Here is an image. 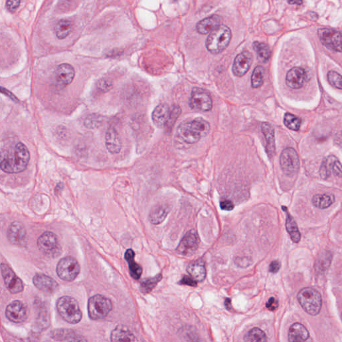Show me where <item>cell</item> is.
<instances>
[{
	"label": "cell",
	"mask_w": 342,
	"mask_h": 342,
	"mask_svg": "<svg viewBox=\"0 0 342 342\" xmlns=\"http://www.w3.org/2000/svg\"><path fill=\"white\" fill-rule=\"evenodd\" d=\"M0 269L5 286L9 292L16 294L24 290L22 281L15 275L13 270L7 264L1 263L0 265Z\"/></svg>",
	"instance_id": "7c38bea8"
},
{
	"label": "cell",
	"mask_w": 342,
	"mask_h": 342,
	"mask_svg": "<svg viewBox=\"0 0 342 342\" xmlns=\"http://www.w3.org/2000/svg\"><path fill=\"white\" fill-rule=\"evenodd\" d=\"M163 276L161 274L155 276V277L147 278L141 281V290L144 293H149L157 286L159 282L162 279Z\"/></svg>",
	"instance_id": "d590c367"
},
{
	"label": "cell",
	"mask_w": 342,
	"mask_h": 342,
	"mask_svg": "<svg viewBox=\"0 0 342 342\" xmlns=\"http://www.w3.org/2000/svg\"><path fill=\"white\" fill-rule=\"evenodd\" d=\"M222 17L220 15H213L202 19L197 25V30L199 34L205 35L215 30L221 26Z\"/></svg>",
	"instance_id": "ffe728a7"
},
{
	"label": "cell",
	"mask_w": 342,
	"mask_h": 342,
	"mask_svg": "<svg viewBox=\"0 0 342 342\" xmlns=\"http://www.w3.org/2000/svg\"><path fill=\"white\" fill-rule=\"evenodd\" d=\"M235 263L238 267L246 268L252 264V259L248 257L236 258Z\"/></svg>",
	"instance_id": "b9f144b4"
},
{
	"label": "cell",
	"mask_w": 342,
	"mask_h": 342,
	"mask_svg": "<svg viewBox=\"0 0 342 342\" xmlns=\"http://www.w3.org/2000/svg\"><path fill=\"white\" fill-rule=\"evenodd\" d=\"M39 250L50 257L60 256L61 248L58 242V237L55 233L46 231L39 237L37 241Z\"/></svg>",
	"instance_id": "ba28073f"
},
{
	"label": "cell",
	"mask_w": 342,
	"mask_h": 342,
	"mask_svg": "<svg viewBox=\"0 0 342 342\" xmlns=\"http://www.w3.org/2000/svg\"><path fill=\"white\" fill-rule=\"evenodd\" d=\"M66 340H67V342H87V340L86 339L84 336L75 335V334L70 336V337Z\"/></svg>",
	"instance_id": "681fc988"
},
{
	"label": "cell",
	"mask_w": 342,
	"mask_h": 342,
	"mask_svg": "<svg viewBox=\"0 0 342 342\" xmlns=\"http://www.w3.org/2000/svg\"><path fill=\"white\" fill-rule=\"evenodd\" d=\"M199 244V239L197 232L192 229L188 231L180 241L176 248V252L183 256H191L197 251Z\"/></svg>",
	"instance_id": "4fadbf2b"
},
{
	"label": "cell",
	"mask_w": 342,
	"mask_h": 342,
	"mask_svg": "<svg viewBox=\"0 0 342 342\" xmlns=\"http://www.w3.org/2000/svg\"><path fill=\"white\" fill-rule=\"evenodd\" d=\"M29 161L30 153L23 143L0 151V169L7 173H18L26 170Z\"/></svg>",
	"instance_id": "6da1fadb"
},
{
	"label": "cell",
	"mask_w": 342,
	"mask_h": 342,
	"mask_svg": "<svg viewBox=\"0 0 342 342\" xmlns=\"http://www.w3.org/2000/svg\"><path fill=\"white\" fill-rule=\"evenodd\" d=\"M106 146L110 153L117 154L121 150L122 144L117 131L114 128H109L105 137Z\"/></svg>",
	"instance_id": "603a6c76"
},
{
	"label": "cell",
	"mask_w": 342,
	"mask_h": 342,
	"mask_svg": "<svg viewBox=\"0 0 342 342\" xmlns=\"http://www.w3.org/2000/svg\"><path fill=\"white\" fill-rule=\"evenodd\" d=\"M112 84L109 81L106 80H101L98 83L99 88L103 91H106L109 90L111 88Z\"/></svg>",
	"instance_id": "f907efd6"
},
{
	"label": "cell",
	"mask_w": 342,
	"mask_h": 342,
	"mask_svg": "<svg viewBox=\"0 0 342 342\" xmlns=\"http://www.w3.org/2000/svg\"><path fill=\"white\" fill-rule=\"evenodd\" d=\"M253 62V55L250 52L244 51L238 54L233 62L232 71L235 76L242 77L250 70Z\"/></svg>",
	"instance_id": "2e32d148"
},
{
	"label": "cell",
	"mask_w": 342,
	"mask_h": 342,
	"mask_svg": "<svg viewBox=\"0 0 342 342\" xmlns=\"http://www.w3.org/2000/svg\"><path fill=\"white\" fill-rule=\"evenodd\" d=\"M261 131L265 137L268 156L270 159L273 158L275 154V130L268 122H263L261 124Z\"/></svg>",
	"instance_id": "44dd1931"
},
{
	"label": "cell",
	"mask_w": 342,
	"mask_h": 342,
	"mask_svg": "<svg viewBox=\"0 0 342 342\" xmlns=\"http://www.w3.org/2000/svg\"><path fill=\"white\" fill-rule=\"evenodd\" d=\"M180 284L186 285L188 286L196 287L197 285V282L195 279H192L191 277L188 276H184L181 280L180 281Z\"/></svg>",
	"instance_id": "f6af8a7d"
},
{
	"label": "cell",
	"mask_w": 342,
	"mask_h": 342,
	"mask_svg": "<svg viewBox=\"0 0 342 342\" xmlns=\"http://www.w3.org/2000/svg\"><path fill=\"white\" fill-rule=\"evenodd\" d=\"M135 254L133 250L128 249L125 253V260L127 261L129 267L130 274L135 279H139L143 273V268L135 261Z\"/></svg>",
	"instance_id": "484cf974"
},
{
	"label": "cell",
	"mask_w": 342,
	"mask_h": 342,
	"mask_svg": "<svg viewBox=\"0 0 342 342\" xmlns=\"http://www.w3.org/2000/svg\"><path fill=\"white\" fill-rule=\"evenodd\" d=\"M288 3H290V4H295V3H297V4L299 5L303 2L302 1H289Z\"/></svg>",
	"instance_id": "9f6ffc18"
},
{
	"label": "cell",
	"mask_w": 342,
	"mask_h": 342,
	"mask_svg": "<svg viewBox=\"0 0 342 342\" xmlns=\"http://www.w3.org/2000/svg\"><path fill=\"white\" fill-rule=\"evenodd\" d=\"M210 131L209 122L201 118L180 124L177 133L180 139L187 144H195L205 137Z\"/></svg>",
	"instance_id": "7a4b0ae2"
},
{
	"label": "cell",
	"mask_w": 342,
	"mask_h": 342,
	"mask_svg": "<svg viewBox=\"0 0 342 342\" xmlns=\"http://www.w3.org/2000/svg\"><path fill=\"white\" fill-rule=\"evenodd\" d=\"M332 261V255L328 251L321 253L315 263V268L318 271L324 272L329 268Z\"/></svg>",
	"instance_id": "1f68e13d"
},
{
	"label": "cell",
	"mask_w": 342,
	"mask_h": 342,
	"mask_svg": "<svg viewBox=\"0 0 342 342\" xmlns=\"http://www.w3.org/2000/svg\"><path fill=\"white\" fill-rule=\"evenodd\" d=\"M75 76V69L69 64H60L56 70L55 79L56 83L60 86H63L71 84Z\"/></svg>",
	"instance_id": "d6986e66"
},
{
	"label": "cell",
	"mask_w": 342,
	"mask_h": 342,
	"mask_svg": "<svg viewBox=\"0 0 342 342\" xmlns=\"http://www.w3.org/2000/svg\"><path fill=\"white\" fill-rule=\"evenodd\" d=\"M307 81V74L302 68L294 67L288 72L286 76V84L289 88H302Z\"/></svg>",
	"instance_id": "ac0fdd59"
},
{
	"label": "cell",
	"mask_w": 342,
	"mask_h": 342,
	"mask_svg": "<svg viewBox=\"0 0 342 342\" xmlns=\"http://www.w3.org/2000/svg\"><path fill=\"white\" fill-rule=\"evenodd\" d=\"M189 105L192 109L208 112L212 109L213 100L207 91L200 88H194L192 90Z\"/></svg>",
	"instance_id": "30bf717a"
},
{
	"label": "cell",
	"mask_w": 342,
	"mask_h": 342,
	"mask_svg": "<svg viewBox=\"0 0 342 342\" xmlns=\"http://www.w3.org/2000/svg\"><path fill=\"white\" fill-rule=\"evenodd\" d=\"M0 92L3 93V94H4L6 95L7 96L9 97L11 99V100L16 101L17 98H15L14 95L13 94H11L10 92H9L8 90H6V89L1 88V87H0Z\"/></svg>",
	"instance_id": "f5cc1de1"
},
{
	"label": "cell",
	"mask_w": 342,
	"mask_h": 342,
	"mask_svg": "<svg viewBox=\"0 0 342 342\" xmlns=\"http://www.w3.org/2000/svg\"><path fill=\"white\" fill-rule=\"evenodd\" d=\"M185 332V336L189 340L190 342H205L204 340H202L201 338H200L199 336H198L195 332L191 331L190 330H188L187 331Z\"/></svg>",
	"instance_id": "ee69618b"
},
{
	"label": "cell",
	"mask_w": 342,
	"mask_h": 342,
	"mask_svg": "<svg viewBox=\"0 0 342 342\" xmlns=\"http://www.w3.org/2000/svg\"><path fill=\"white\" fill-rule=\"evenodd\" d=\"M302 120L290 113H286L284 116V124L289 129L297 131L300 128Z\"/></svg>",
	"instance_id": "74e56055"
},
{
	"label": "cell",
	"mask_w": 342,
	"mask_h": 342,
	"mask_svg": "<svg viewBox=\"0 0 342 342\" xmlns=\"http://www.w3.org/2000/svg\"><path fill=\"white\" fill-rule=\"evenodd\" d=\"M112 309L111 301L104 295L98 294L89 299L88 312L91 320H102L108 316Z\"/></svg>",
	"instance_id": "8992f818"
},
{
	"label": "cell",
	"mask_w": 342,
	"mask_h": 342,
	"mask_svg": "<svg viewBox=\"0 0 342 342\" xmlns=\"http://www.w3.org/2000/svg\"><path fill=\"white\" fill-rule=\"evenodd\" d=\"M186 271L189 274L190 277L192 279H195L196 281H204L205 279L206 275H207V271H206V268L205 263L202 259H198L197 261L192 262L188 264Z\"/></svg>",
	"instance_id": "cb8c5ba5"
},
{
	"label": "cell",
	"mask_w": 342,
	"mask_h": 342,
	"mask_svg": "<svg viewBox=\"0 0 342 342\" xmlns=\"http://www.w3.org/2000/svg\"><path fill=\"white\" fill-rule=\"evenodd\" d=\"M33 283L37 288L47 294H52L58 289V283L52 277L44 274H36L33 278Z\"/></svg>",
	"instance_id": "e0dca14e"
},
{
	"label": "cell",
	"mask_w": 342,
	"mask_h": 342,
	"mask_svg": "<svg viewBox=\"0 0 342 342\" xmlns=\"http://www.w3.org/2000/svg\"><path fill=\"white\" fill-rule=\"evenodd\" d=\"M297 299L307 314L313 316L320 314L322 299V295L316 289L310 287L302 289L297 295Z\"/></svg>",
	"instance_id": "5b68a950"
},
{
	"label": "cell",
	"mask_w": 342,
	"mask_h": 342,
	"mask_svg": "<svg viewBox=\"0 0 342 342\" xmlns=\"http://www.w3.org/2000/svg\"><path fill=\"white\" fill-rule=\"evenodd\" d=\"M318 36L323 45L333 51L342 52V34L339 31L330 28H320Z\"/></svg>",
	"instance_id": "8fae6325"
},
{
	"label": "cell",
	"mask_w": 342,
	"mask_h": 342,
	"mask_svg": "<svg viewBox=\"0 0 342 342\" xmlns=\"http://www.w3.org/2000/svg\"><path fill=\"white\" fill-rule=\"evenodd\" d=\"M20 1H6V7L9 11L13 12L18 8L19 4H20Z\"/></svg>",
	"instance_id": "c3c4849f"
},
{
	"label": "cell",
	"mask_w": 342,
	"mask_h": 342,
	"mask_svg": "<svg viewBox=\"0 0 342 342\" xmlns=\"http://www.w3.org/2000/svg\"><path fill=\"white\" fill-rule=\"evenodd\" d=\"M308 330L302 324L295 323L289 328L288 340L289 342H304L308 339Z\"/></svg>",
	"instance_id": "d4e9b609"
},
{
	"label": "cell",
	"mask_w": 342,
	"mask_h": 342,
	"mask_svg": "<svg viewBox=\"0 0 342 342\" xmlns=\"http://www.w3.org/2000/svg\"><path fill=\"white\" fill-rule=\"evenodd\" d=\"M332 172L334 175L341 177L342 176V165L338 159H336L335 162L332 165Z\"/></svg>",
	"instance_id": "7bdbcfd3"
},
{
	"label": "cell",
	"mask_w": 342,
	"mask_h": 342,
	"mask_svg": "<svg viewBox=\"0 0 342 342\" xmlns=\"http://www.w3.org/2000/svg\"><path fill=\"white\" fill-rule=\"evenodd\" d=\"M181 112V109L178 106H173L171 108L170 116H169V118L168 122H167L166 127L168 131H171L172 129V126H174V123L177 120L178 116H179Z\"/></svg>",
	"instance_id": "f35d334b"
},
{
	"label": "cell",
	"mask_w": 342,
	"mask_h": 342,
	"mask_svg": "<svg viewBox=\"0 0 342 342\" xmlns=\"http://www.w3.org/2000/svg\"><path fill=\"white\" fill-rule=\"evenodd\" d=\"M253 47L262 62L265 63L269 60L271 55V51L267 44H265V43L255 42L253 44Z\"/></svg>",
	"instance_id": "836d02e7"
},
{
	"label": "cell",
	"mask_w": 342,
	"mask_h": 342,
	"mask_svg": "<svg viewBox=\"0 0 342 342\" xmlns=\"http://www.w3.org/2000/svg\"><path fill=\"white\" fill-rule=\"evenodd\" d=\"M7 238L11 244L23 247L27 243V232L24 225L19 221H14L9 225L7 231Z\"/></svg>",
	"instance_id": "9a60e30c"
},
{
	"label": "cell",
	"mask_w": 342,
	"mask_h": 342,
	"mask_svg": "<svg viewBox=\"0 0 342 342\" xmlns=\"http://www.w3.org/2000/svg\"><path fill=\"white\" fill-rule=\"evenodd\" d=\"M280 262L278 261H273L271 262V264H270L269 271L271 272V273H276L279 271V270L280 269Z\"/></svg>",
	"instance_id": "816d5d0a"
},
{
	"label": "cell",
	"mask_w": 342,
	"mask_h": 342,
	"mask_svg": "<svg viewBox=\"0 0 342 342\" xmlns=\"http://www.w3.org/2000/svg\"><path fill=\"white\" fill-rule=\"evenodd\" d=\"M63 188V184L59 183L56 187V191H58V190H61Z\"/></svg>",
	"instance_id": "11a10c76"
},
{
	"label": "cell",
	"mask_w": 342,
	"mask_h": 342,
	"mask_svg": "<svg viewBox=\"0 0 342 342\" xmlns=\"http://www.w3.org/2000/svg\"><path fill=\"white\" fill-rule=\"evenodd\" d=\"M225 306L227 310L230 311L232 309V306H231V299L227 298L225 301Z\"/></svg>",
	"instance_id": "db71d44e"
},
{
	"label": "cell",
	"mask_w": 342,
	"mask_h": 342,
	"mask_svg": "<svg viewBox=\"0 0 342 342\" xmlns=\"http://www.w3.org/2000/svg\"><path fill=\"white\" fill-rule=\"evenodd\" d=\"M265 77V70L261 66H257L255 69L252 75V86L254 88L261 87L263 84Z\"/></svg>",
	"instance_id": "8d00e7d4"
},
{
	"label": "cell",
	"mask_w": 342,
	"mask_h": 342,
	"mask_svg": "<svg viewBox=\"0 0 342 342\" xmlns=\"http://www.w3.org/2000/svg\"><path fill=\"white\" fill-rule=\"evenodd\" d=\"M282 209L284 210L287 215L286 223H285L287 231L290 235L291 240L295 244H298L301 240V233L299 232L297 223L293 217L291 216V214L287 211V208L282 207Z\"/></svg>",
	"instance_id": "4316f807"
},
{
	"label": "cell",
	"mask_w": 342,
	"mask_h": 342,
	"mask_svg": "<svg viewBox=\"0 0 342 342\" xmlns=\"http://www.w3.org/2000/svg\"><path fill=\"white\" fill-rule=\"evenodd\" d=\"M244 340L246 342H267V338L263 330L254 328L246 334Z\"/></svg>",
	"instance_id": "d6a6232c"
},
{
	"label": "cell",
	"mask_w": 342,
	"mask_h": 342,
	"mask_svg": "<svg viewBox=\"0 0 342 342\" xmlns=\"http://www.w3.org/2000/svg\"><path fill=\"white\" fill-rule=\"evenodd\" d=\"M279 163L283 173L287 176H293L298 172L300 166L299 158L296 151L293 148H286L283 150Z\"/></svg>",
	"instance_id": "9c48e42d"
},
{
	"label": "cell",
	"mask_w": 342,
	"mask_h": 342,
	"mask_svg": "<svg viewBox=\"0 0 342 342\" xmlns=\"http://www.w3.org/2000/svg\"><path fill=\"white\" fill-rule=\"evenodd\" d=\"M337 159L335 156L332 155L324 159L320 169V176L323 179H327L331 175L332 165Z\"/></svg>",
	"instance_id": "e575fe53"
},
{
	"label": "cell",
	"mask_w": 342,
	"mask_h": 342,
	"mask_svg": "<svg viewBox=\"0 0 342 342\" xmlns=\"http://www.w3.org/2000/svg\"><path fill=\"white\" fill-rule=\"evenodd\" d=\"M101 123L100 118L96 117L95 115L89 116L85 121V125L88 128H95L99 126Z\"/></svg>",
	"instance_id": "60d3db41"
},
{
	"label": "cell",
	"mask_w": 342,
	"mask_h": 342,
	"mask_svg": "<svg viewBox=\"0 0 342 342\" xmlns=\"http://www.w3.org/2000/svg\"><path fill=\"white\" fill-rule=\"evenodd\" d=\"M5 316L7 320L13 323H22L28 318V308L21 301H13L7 306Z\"/></svg>",
	"instance_id": "5bb4252c"
},
{
	"label": "cell",
	"mask_w": 342,
	"mask_h": 342,
	"mask_svg": "<svg viewBox=\"0 0 342 342\" xmlns=\"http://www.w3.org/2000/svg\"><path fill=\"white\" fill-rule=\"evenodd\" d=\"M171 108L165 104H159L153 112V121L157 127L165 128L170 116Z\"/></svg>",
	"instance_id": "7402d4cb"
},
{
	"label": "cell",
	"mask_w": 342,
	"mask_h": 342,
	"mask_svg": "<svg viewBox=\"0 0 342 342\" xmlns=\"http://www.w3.org/2000/svg\"><path fill=\"white\" fill-rule=\"evenodd\" d=\"M81 271L79 262L73 256H66L58 262L56 273L62 280L73 281Z\"/></svg>",
	"instance_id": "52a82bcc"
},
{
	"label": "cell",
	"mask_w": 342,
	"mask_h": 342,
	"mask_svg": "<svg viewBox=\"0 0 342 342\" xmlns=\"http://www.w3.org/2000/svg\"><path fill=\"white\" fill-rule=\"evenodd\" d=\"M278 305H279V302H278L277 299L275 297H270L267 304H266V308L269 311H275L277 310Z\"/></svg>",
	"instance_id": "bcb514c9"
},
{
	"label": "cell",
	"mask_w": 342,
	"mask_h": 342,
	"mask_svg": "<svg viewBox=\"0 0 342 342\" xmlns=\"http://www.w3.org/2000/svg\"><path fill=\"white\" fill-rule=\"evenodd\" d=\"M56 308L60 316L68 323L77 324L81 322L83 318L79 303L74 297H60L56 304Z\"/></svg>",
	"instance_id": "277c9868"
},
{
	"label": "cell",
	"mask_w": 342,
	"mask_h": 342,
	"mask_svg": "<svg viewBox=\"0 0 342 342\" xmlns=\"http://www.w3.org/2000/svg\"><path fill=\"white\" fill-rule=\"evenodd\" d=\"M220 207L223 211H231L234 209V204L230 200H223L221 201Z\"/></svg>",
	"instance_id": "7dc6e473"
},
{
	"label": "cell",
	"mask_w": 342,
	"mask_h": 342,
	"mask_svg": "<svg viewBox=\"0 0 342 342\" xmlns=\"http://www.w3.org/2000/svg\"><path fill=\"white\" fill-rule=\"evenodd\" d=\"M231 40V31L229 27L221 25L213 32L210 33L206 40V47L212 54H217L222 52L229 46Z\"/></svg>",
	"instance_id": "3957f363"
},
{
	"label": "cell",
	"mask_w": 342,
	"mask_h": 342,
	"mask_svg": "<svg viewBox=\"0 0 342 342\" xmlns=\"http://www.w3.org/2000/svg\"><path fill=\"white\" fill-rule=\"evenodd\" d=\"M72 30H73V24L68 19H62L58 21L54 28L56 36L60 40H63L67 38L71 34Z\"/></svg>",
	"instance_id": "4dcf8cb0"
},
{
	"label": "cell",
	"mask_w": 342,
	"mask_h": 342,
	"mask_svg": "<svg viewBox=\"0 0 342 342\" xmlns=\"http://www.w3.org/2000/svg\"><path fill=\"white\" fill-rule=\"evenodd\" d=\"M169 211L163 205H159L152 209L149 214V220L154 225H159L163 222L168 215Z\"/></svg>",
	"instance_id": "f546056e"
},
{
	"label": "cell",
	"mask_w": 342,
	"mask_h": 342,
	"mask_svg": "<svg viewBox=\"0 0 342 342\" xmlns=\"http://www.w3.org/2000/svg\"><path fill=\"white\" fill-rule=\"evenodd\" d=\"M328 81L330 85L333 86L335 88L342 90V77L339 73L335 71H330L328 74Z\"/></svg>",
	"instance_id": "ab89813d"
},
{
	"label": "cell",
	"mask_w": 342,
	"mask_h": 342,
	"mask_svg": "<svg viewBox=\"0 0 342 342\" xmlns=\"http://www.w3.org/2000/svg\"><path fill=\"white\" fill-rule=\"evenodd\" d=\"M334 202H335L334 196L328 195V194H318L312 198L313 205L320 209H328Z\"/></svg>",
	"instance_id": "f1b7e54d"
},
{
	"label": "cell",
	"mask_w": 342,
	"mask_h": 342,
	"mask_svg": "<svg viewBox=\"0 0 342 342\" xmlns=\"http://www.w3.org/2000/svg\"><path fill=\"white\" fill-rule=\"evenodd\" d=\"M110 340L112 342H137L131 332L120 328H116L112 332Z\"/></svg>",
	"instance_id": "83f0119b"
}]
</instances>
